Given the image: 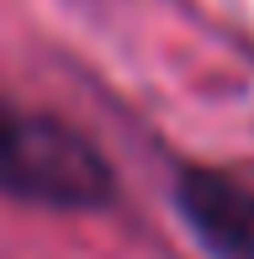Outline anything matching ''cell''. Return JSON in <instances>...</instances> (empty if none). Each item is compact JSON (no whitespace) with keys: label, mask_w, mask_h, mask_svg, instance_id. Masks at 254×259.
Wrapping results in <instances>:
<instances>
[{"label":"cell","mask_w":254,"mask_h":259,"mask_svg":"<svg viewBox=\"0 0 254 259\" xmlns=\"http://www.w3.org/2000/svg\"><path fill=\"white\" fill-rule=\"evenodd\" d=\"M0 191L43 206H101L111 169L74 127L0 101Z\"/></svg>","instance_id":"6da1fadb"},{"label":"cell","mask_w":254,"mask_h":259,"mask_svg":"<svg viewBox=\"0 0 254 259\" xmlns=\"http://www.w3.org/2000/svg\"><path fill=\"white\" fill-rule=\"evenodd\" d=\"M175 206L212 259H254V185L223 169H186L175 185Z\"/></svg>","instance_id":"7a4b0ae2"}]
</instances>
